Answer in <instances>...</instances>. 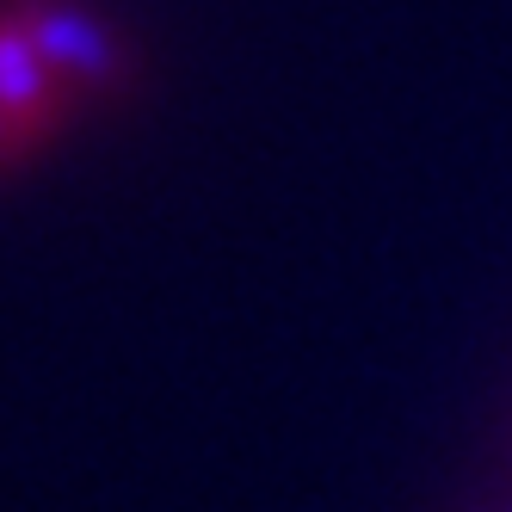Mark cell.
I'll list each match as a JSON object with an SVG mask.
<instances>
[{
  "mask_svg": "<svg viewBox=\"0 0 512 512\" xmlns=\"http://www.w3.org/2000/svg\"><path fill=\"white\" fill-rule=\"evenodd\" d=\"M7 7L75 99L118 93L130 81V44L118 38L112 19L87 7V0H7Z\"/></svg>",
  "mask_w": 512,
  "mask_h": 512,
  "instance_id": "obj_1",
  "label": "cell"
},
{
  "mask_svg": "<svg viewBox=\"0 0 512 512\" xmlns=\"http://www.w3.org/2000/svg\"><path fill=\"white\" fill-rule=\"evenodd\" d=\"M0 112H7L13 136L25 142V155L56 142L68 112H75V93L62 87V75L44 62V50L25 38L13 7H0Z\"/></svg>",
  "mask_w": 512,
  "mask_h": 512,
  "instance_id": "obj_2",
  "label": "cell"
},
{
  "mask_svg": "<svg viewBox=\"0 0 512 512\" xmlns=\"http://www.w3.org/2000/svg\"><path fill=\"white\" fill-rule=\"evenodd\" d=\"M7 161H25V142L13 136V124H7V112H0V167Z\"/></svg>",
  "mask_w": 512,
  "mask_h": 512,
  "instance_id": "obj_3",
  "label": "cell"
}]
</instances>
